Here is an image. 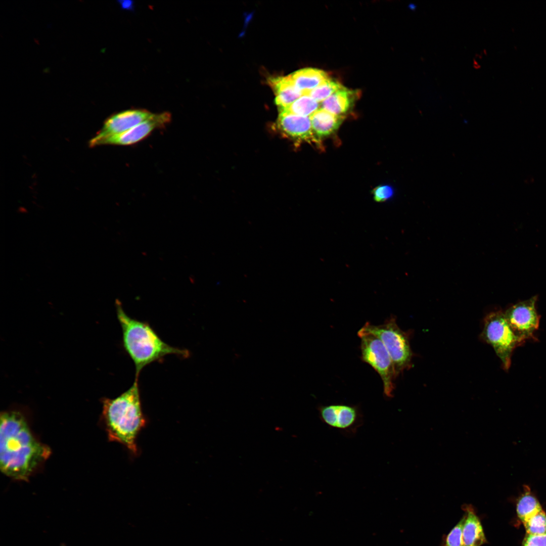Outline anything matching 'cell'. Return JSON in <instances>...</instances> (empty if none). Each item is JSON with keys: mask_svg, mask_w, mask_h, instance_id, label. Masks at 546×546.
Returning a JSON list of instances; mask_svg holds the SVG:
<instances>
[{"mask_svg": "<svg viewBox=\"0 0 546 546\" xmlns=\"http://www.w3.org/2000/svg\"><path fill=\"white\" fill-rule=\"evenodd\" d=\"M360 94L359 90L344 87L323 101L321 105L323 109L332 114L342 115L351 109Z\"/></svg>", "mask_w": 546, "mask_h": 546, "instance_id": "cell-14", "label": "cell"}, {"mask_svg": "<svg viewBox=\"0 0 546 546\" xmlns=\"http://www.w3.org/2000/svg\"><path fill=\"white\" fill-rule=\"evenodd\" d=\"M312 130L319 138L329 135L337 130L344 120L343 115H337L319 109L310 117Z\"/></svg>", "mask_w": 546, "mask_h": 546, "instance_id": "cell-15", "label": "cell"}, {"mask_svg": "<svg viewBox=\"0 0 546 546\" xmlns=\"http://www.w3.org/2000/svg\"><path fill=\"white\" fill-rule=\"evenodd\" d=\"M466 518L463 529L464 546H481L486 542L480 521L473 506L465 504L462 506Z\"/></svg>", "mask_w": 546, "mask_h": 546, "instance_id": "cell-13", "label": "cell"}, {"mask_svg": "<svg viewBox=\"0 0 546 546\" xmlns=\"http://www.w3.org/2000/svg\"><path fill=\"white\" fill-rule=\"evenodd\" d=\"M115 305L122 330V346L135 366V377H139L145 367L167 355L174 354L183 358L189 356L188 350L172 346L163 341L149 323L128 315L120 301L116 300Z\"/></svg>", "mask_w": 546, "mask_h": 546, "instance_id": "cell-3", "label": "cell"}, {"mask_svg": "<svg viewBox=\"0 0 546 546\" xmlns=\"http://www.w3.org/2000/svg\"><path fill=\"white\" fill-rule=\"evenodd\" d=\"M344 87L338 81L330 77L305 95H308L317 102H321Z\"/></svg>", "mask_w": 546, "mask_h": 546, "instance_id": "cell-19", "label": "cell"}, {"mask_svg": "<svg viewBox=\"0 0 546 546\" xmlns=\"http://www.w3.org/2000/svg\"><path fill=\"white\" fill-rule=\"evenodd\" d=\"M417 7V6L414 4H411V5H410V8L413 10H415Z\"/></svg>", "mask_w": 546, "mask_h": 546, "instance_id": "cell-25", "label": "cell"}, {"mask_svg": "<svg viewBox=\"0 0 546 546\" xmlns=\"http://www.w3.org/2000/svg\"><path fill=\"white\" fill-rule=\"evenodd\" d=\"M373 198L377 202H383L391 198L394 194L393 188L389 185H380L372 190Z\"/></svg>", "mask_w": 546, "mask_h": 546, "instance_id": "cell-22", "label": "cell"}, {"mask_svg": "<svg viewBox=\"0 0 546 546\" xmlns=\"http://www.w3.org/2000/svg\"><path fill=\"white\" fill-rule=\"evenodd\" d=\"M521 546H546V533L538 535L526 533Z\"/></svg>", "mask_w": 546, "mask_h": 546, "instance_id": "cell-23", "label": "cell"}, {"mask_svg": "<svg viewBox=\"0 0 546 546\" xmlns=\"http://www.w3.org/2000/svg\"><path fill=\"white\" fill-rule=\"evenodd\" d=\"M168 112L153 114L148 119L123 132L100 140L90 147L109 145L117 146L132 145L144 140L155 130L164 127L171 120Z\"/></svg>", "mask_w": 546, "mask_h": 546, "instance_id": "cell-9", "label": "cell"}, {"mask_svg": "<svg viewBox=\"0 0 546 546\" xmlns=\"http://www.w3.org/2000/svg\"><path fill=\"white\" fill-rule=\"evenodd\" d=\"M523 523L527 534L538 535L546 533V514L543 510Z\"/></svg>", "mask_w": 546, "mask_h": 546, "instance_id": "cell-20", "label": "cell"}, {"mask_svg": "<svg viewBox=\"0 0 546 546\" xmlns=\"http://www.w3.org/2000/svg\"><path fill=\"white\" fill-rule=\"evenodd\" d=\"M360 338L361 358L379 375L383 384L385 397L392 398L396 378L391 358L382 342L371 334H358Z\"/></svg>", "mask_w": 546, "mask_h": 546, "instance_id": "cell-6", "label": "cell"}, {"mask_svg": "<svg viewBox=\"0 0 546 546\" xmlns=\"http://www.w3.org/2000/svg\"><path fill=\"white\" fill-rule=\"evenodd\" d=\"M49 453V449L33 437L19 412L1 416L0 467L9 477L24 480Z\"/></svg>", "mask_w": 546, "mask_h": 546, "instance_id": "cell-1", "label": "cell"}, {"mask_svg": "<svg viewBox=\"0 0 546 546\" xmlns=\"http://www.w3.org/2000/svg\"><path fill=\"white\" fill-rule=\"evenodd\" d=\"M542 509L541 506L527 485L523 486V491L516 504V511L519 518L524 522Z\"/></svg>", "mask_w": 546, "mask_h": 546, "instance_id": "cell-17", "label": "cell"}, {"mask_svg": "<svg viewBox=\"0 0 546 546\" xmlns=\"http://www.w3.org/2000/svg\"><path fill=\"white\" fill-rule=\"evenodd\" d=\"M268 82L274 91L275 103L279 110L286 108L303 95L295 86L290 75L269 77Z\"/></svg>", "mask_w": 546, "mask_h": 546, "instance_id": "cell-12", "label": "cell"}, {"mask_svg": "<svg viewBox=\"0 0 546 546\" xmlns=\"http://www.w3.org/2000/svg\"><path fill=\"white\" fill-rule=\"evenodd\" d=\"M466 514L446 536L443 546H464L463 529Z\"/></svg>", "mask_w": 546, "mask_h": 546, "instance_id": "cell-21", "label": "cell"}, {"mask_svg": "<svg viewBox=\"0 0 546 546\" xmlns=\"http://www.w3.org/2000/svg\"><path fill=\"white\" fill-rule=\"evenodd\" d=\"M277 126L281 132L288 138L299 142L314 144L320 148L323 147L319 138L312 130L309 117L280 112Z\"/></svg>", "mask_w": 546, "mask_h": 546, "instance_id": "cell-11", "label": "cell"}, {"mask_svg": "<svg viewBox=\"0 0 546 546\" xmlns=\"http://www.w3.org/2000/svg\"><path fill=\"white\" fill-rule=\"evenodd\" d=\"M317 409L324 424L347 436L354 435L363 423L362 412L357 405L331 404L320 405Z\"/></svg>", "mask_w": 546, "mask_h": 546, "instance_id": "cell-7", "label": "cell"}, {"mask_svg": "<svg viewBox=\"0 0 546 546\" xmlns=\"http://www.w3.org/2000/svg\"><path fill=\"white\" fill-rule=\"evenodd\" d=\"M290 76L295 86L303 95L330 77L324 71L312 68L298 70L290 74Z\"/></svg>", "mask_w": 546, "mask_h": 546, "instance_id": "cell-16", "label": "cell"}, {"mask_svg": "<svg viewBox=\"0 0 546 546\" xmlns=\"http://www.w3.org/2000/svg\"><path fill=\"white\" fill-rule=\"evenodd\" d=\"M481 338L491 345L502 362L505 370L511 366L513 350L524 342L513 333L501 311L488 314L484 320Z\"/></svg>", "mask_w": 546, "mask_h": 546, "instance_id": "cell-5", "label": "cell"}, {"mask_svg": "<svg viewBox=\"0 0 546 546\" xmlns=\"http://www.w3.org/2000/svg\"><path fill=\"white\" fill-rule=\"evenodd\" d=\"M120 4L122 8L125 9L130 10L133 7V2L131 1H122Z\"/></svg>", "mask_w": 546, "mask_h": 546, "instance_id": "cell-24", "label": "cell"}, {"mask_svg": "<svg viewBox=\"0 0 546 546\" xmlns=\"http://www.w3.org/2000/svg\"><path fill=\"white\" fill-rule=\"evenodd\" d=\"M537 296L518 302L504 312L505 317L514 334L521 341L534 338L538 329L540 316L536 309Z\"/></svg>", "mask_w": 546, "mask_h": 546, "instance_id": "cell-8", "label": "cell"}, {"mask_svg": "<svg viewBox=\"0 0 546 546\" xmlns=\"http://www.w3.org/2000/svg\"><path fill=\"white\" fill-rule=\"evenodd\" d=\"M153 113L145 109L123 111L108 118L102 127L89 143L92 144L106 138L123 132L150 118Z\"/></svg>", "mask_w": 546, "mask_h": 546, "instance_id": "cell-10", "label": "cell"}, {"mask_svg": "<svg viewBox=\"0 0 546 546\" xmlns=\"http://www.w3.org/2000/svg\"><path fill=\"white\" fill-rule=\"evenodd\" d=\"M139 377L118 396L104 398L103 416L109 439L123 445L133 456L139 454L137 438L146 427L139 387Z\"/></svg>", "mask_w": 546, "mask_h": 546, "instance_id": "cell-2", "label": "cell"}, {"mask_svg": "<svg viewBox=\"0 0 546 546\" xmlns=\"http://www.w3.org/2000/svg\"><path fill=\"white\" fill-rule=\"evenodd\" d=\"M357 333L372 334L382 342L391 358L396 377L410 367L413 353L410 335L398 327L394 317L379 325L367 322Z\"/></svg>", "mask_w": 546, "mask_h": 546, "instance_id": "cell-4", "label": "cell"}, {"mask_svg": "<svg viewBox=\"0 0 546 546\" xmlns=\"http://www.w3.org/2000/svg\"><path fill=\"white\" fill-rule=\"evenodd\" d=\"M319 102L308 95H303L285 109L279 110L280 112L291 113L302 116L310 117L317 110Z\"/></svg>", "mask_w": 546, "mask_h": 546, "instance_id": "cell-18", "label": "cell"}]
</instances>
